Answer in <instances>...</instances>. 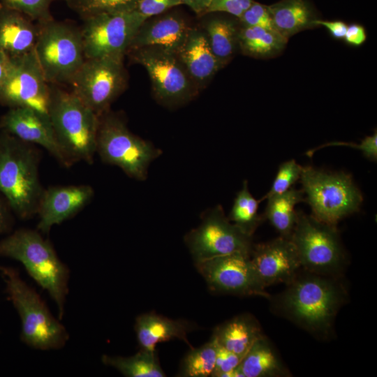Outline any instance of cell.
Returning <instances> with one entry per match:
<instances>
[{
	"label": "cell",
	"mask_w": 377,
	"mask_h": 377,
	"mask_svg": "<svg viewBox=\"0 0 377 377\" xmlns=\"http://www.w3.org/2000/svg\"><path fill=\"white\" fill-rule=\"evenodd\" d=\"M239 30L233 22L222 18H214L205 24L204 31L210 47L223 66L238 47Z\"/></svg>",
	"instance_id": "f1b7e54d"
},
{
	"label": "cell",
	"mask_w": 377,
	"mask_h": 377,
	"mask_svg": "<svg viewBox=\"0 0 377 377\" xmlns=\"http://www.w3.org/2000/svg\"><path fill=\"white\" fill-rule=\"evenodd\" d=\"M40 154L34 145L0 132V193L20 219L37 214L44 191L38 172Z\"/></svg>",
	"instance_id": "7a4b0ae2"
},
{
	"label": "cell",
	"mask_w": 377,
	"mask_h": 377,
	"mask_svg": "<svg viewBox=\"0 0 377 377\" xmlns=\"http://www.w3.org/2000/svg\"><path fill=\"white\" fill-rule=\"evenodd\" d=\"M193 325L184 320H172L154 313L137 317L135 331L140 349L155 351L158 343L179 339L189 344L187 334Z\"/></svg>",
	"instance_id": "7402d4cb"
},
{
	"label": "cell",
	"mask_w": 377,
	"mask_h": 377,
	"mask_svg": "<svg viewBox=\"0 0 377 377\" xmlns=\"http://www.w3.org/2000/svg\"><path fill=\"white\" fill-rule=\"evenodd\" d=\"M0 128L17 138L47 150L60 164L73 163L62 149L49 114L28 108H13L0 119Z\"/></svg>",
	"instance_id": "2e32d148"
},
{
	"label": "cell",
	"mask_w": 377,
	"mask_h": 377,
	"mask_svg": "<svg viewBox=\"0 0 377 377\" xmlns=\"http://www.w3.org/2000/svg\"><path fill=\"white\" fill-rule=\"evenodd\" d=\"M243 357L218 344L215 365L211 376L222 377L224 374L237 368Z\"/></svg>",
	"instance_id": "d590c367"
},
{
	"label": "cell",
	"mask_w": 377,
	"mask_h": 377,
	"mask_svg": "<svg viewBox=\"0 0 377 377\" xmlns=\"http://www.w3.org/2000/svg\"><path fill=\"white\" fill-rule=\"evenodd\" d=\"M308 273L298 274L282 293L269 299L276 313L324 337L329 334L344 302L345 291L334 276Z\"/></svg>",
	"instance_id": "6da1fadb"
},
{
	"label": "cell",
	"mask_w": 377,
	"mask_h": 377,
	"mask_svg": "<svg viewBox=\"0 0 377 377\" xmlns=\"http://www.w3.org/2000/svg\"><path fill=\"white\" fill-rule=\"evenodd\" d=\"M275 30L284 38L314 27L316 18L311 8L304 0H282L268 6Z\"/></svg>",
	"instance_id": "cb8c5ba5"
},
{
	"label": "cell",
	"mask_w": 377,
	"mask_h": 377,
	"mask_svg": "<svg viewBox=\"0 0 377 377\" xmlns=\"http://www.w3.org/2000/svg\"><path fill=\"white\" fill-rule=\"evenodd\" d=\"M96 153L105 163L119 167L131 178L144 181L149 164L161 151L131 133L119 116L108 110L98 116Z\"/></svg>",
	"instance_id": "8992f818"
},
{
	"label": "cell",
	"mask_w": 377,
	"mask_h": 377,
	"mask_svg": "<svg viewBox=\"0 0 377 377\" xmlns=\"http://www.w3.org/2000/svg\"><path fill=\"white\" fill-rule=\"evenodd\" d=\"M50 86L37 60L34 50L11 57L8 73L0 87V104L28 108L48 114Z\"/></svg>",
	"instance_id": "5bb4252c"
},
{
	"label": "cell",
	"mask_w": 377,
	"mask_h": 377,
	"mask_svg": "<svg viewBox=\"0 0 377 377\" xmlns=\"http://www.w3.org/2000/svg\"><path fill=\"white\" fill-rule=\"evenodd\" d=\"M94 195V188L87 184L56 186L44 189L37 212L38 230L48 233L52 226L82 209Z\"/></svg>",
	"instance_id": "ac0fdd59"
},
{
	"label": "cell",
	"mask_w": 377,
	"mask_h": 377,
	"mask_svg": "<svg viewBox=\"0 0 377 377\" xmlns=\"http://www.w3.org/2000/svg\"><path fill=\"white\" fill-rule=\"evenodd\" d=\"M217 342L212 337L211 339L204 345L191 350L184 357L179 376L182 377H207L211 376L214 370Z\"/></svg>",
	"instance_id": "4dcf8cb0"
},
{
	"label": "cell",
	"mask_w": 377,
	"mask_h": 377,
	"mask_svg": "<svg viewBox=\"0 0 377 377\" xmlns=\"http://www.w3.org/2000/svg\"><path fill=\"white\" fill-rule=\"evenodd\" d=\"M290 239L306 271L335 277L343 267L345 256L336 226L297 212Z\"/></svg>",
	"instance_id": "9c48e42d"
},
{
	"label": "cell",
	"mask_w": 377,
	"mask_h": 377,
	"mask_svg": "<svg viewBox=\"0 0 377 377\" xmlns=\"http://www.w3.org/2000/svg\"><path fill=\"white\" fill-rule=\"evenodd\" d=\"M313 24L316 26H323L325 27L331 35L337 39L344 38L348 25L342 21H327L316 19Z\"/></svg>",
	"instance_id": "60d3db41"
},
{
	"label": "cell",
	"mask_w": 377,
	"mask_h": 377,
	"mask_svg": "<svg viewBox=\"0 0 377 377\" xmlns=\"http://www.w3.org/2000/svg\"><path fill=\"white\" fill-rule=\"evenodd\" d=\"M327 146H348L353 147L356 149H359L362 151L364 156L367 159H369L373 161H376L377 160V133L376 131L374 133L371 135L366 136L360 144L355 143H348V142H334L328 143L327 145H323L316 149H311L306 152V156L311 157L313 156V153L320 149L323 147Z\"/></svg>",
	"instance_id": "8d00e7d4"
},
{
	"label": "cell",
	"mask_w": 377,
	"mask_h": 377,
	"mask_svg": "<svg viewBox=\"0 0 377 377\" xmlns=\"http://www.w3.org/2000/svg\"><path fill=\"white\" fill-rule=\"evenodd\" d=\"M11 65V57L0 51V87L3 82Z\"/></svg>",
	"instance_id": "ee69618b"
},
{
	"label": "cell",
	"mask_w": 377,
	"mask_h": 377,
	"mask_svg": "<svg viewBox=\"0 0 377 377\" xmlns=\"http://www.w3.org/2000/svg\"><path fill=\"white\" fill-rule=\"evenodd\" d=\"M238 367L244 377L284 376L288 374L264 336L252 345Z\"/></svg>",
	"instance_id": "484cf974"
},
{
	"label": "cell",
	"mask_w": 377,
	"mask_h": 377,
	"mask_svg": "<svg viewBox=\"0 0 377 377\" xmlns=\"http://www.w3.org/2000/svg\"><path fill=\"white\" fill-rule=\"evenodd\" d=\"M212 337L226 349L244 356L252 345L263 335L254 317L242 314L216 327Z\"/></svg>",
	"instance_id": "603a6c76"
},
{
	"label": "cell",
	"mask_w": 377,
	"mask_h": 377,
	"mask_svg": "<svg viewBox=\"0 0 377 377\" xmlns=\"http://www.w3.org/2000/svg\"><path fill=\"white\" fill-rule=\"evenodd\" d=\"M191 28L182 17L176 14L164 15L151 20L147 19L135 34L128 51L157 46L176 53Z\"/></svg>",
	"instance_id": "ffe728a7"
},
{
	"label": "cell",
	"mask_w": 377,
	"mask_h": 377,
	"mask_svg": "<svg viewBox=\"0 0 377 377\" xmlns=\"http://www.w3.org/2000/svg\"><path fill=\"white\" fill-rule=\"evenodd\" d=\"M250 259L262 285L267 286L293 281L302 268L290 238L279 236L265 243L253 244Z\"/></svg>",
	"instance_id": "e0dca14e"
},
{
	"label": "cell",
	"mask_w": 377,
	"mask_h": 377,
	"mask_svg": "<svg viewBox=\"0 0 377 377\" xmlns=\"http://www.w3.org/2000/svg\"><path fill=\"white\" fill-rule=\"evenodd\" d=\"M197 87L204 85L223 66L216 57L204 30L191 28L175 53Z\"/></svg>",
	"instance_id": "d6986e66"
},
{
	"label": "cell",
	"mask_w": 377,
	"mask_h": 377,
	"mask_svg": "<svg viewBox=\"0 0 377 377\" xmlns=\"http://www.w3.org/2000/svg\"><path fill=\"white\" fill-rule=\"evenodd\" d=\"M38 24L26 15L0 4V51L17 57L33 50Z\"/></svg>",
	"instance_id": "44dd1931"
},
{
	"label": "cell",
	"mask_w": 377,
	"mask_h": 377,
	"mask_svg": "<svg viewBox=\"0 0 377 377\" xmlns=\"http://www.w3.org/2000/svg\"><path fill=\"white\" fill-rule=\"evenodd\" d=\"M267 200L264 218L269 221L280 236L290 238L297 218L295 207L304 201L303 191L292 187L286 192L271 196Z\"/></svg>",
	"instance_id": "4316f807"
},
{
	"label": "cell",
	"mask_w": 377,
	"mask_h": 377,
	"mask_svg": "<svg viewBox=\"0 0 377 377\" xmlns=\"http://www.w3.org/2000/svg\"><path fill=\"white\" fill-rule=\"evenodd\" d=\"M132 59L142 65L151 80L156 99L168 106L188 101L197 91L177 54L157 46H148L128 51Z\"/></svg>",
	"instance_id": "30bf717a"
},
{
	"label": "cell",
	"mask_w": 377,
	"mask_h": 377,
	"mask_svg": "<svg viewBox=\"0 0 377 377\" xmlns=\"http://www.w3.org/2000/svg\"><path fill=\"white\" fill-rule=\"evenodd\" d=\"M82 19L100 13L135 10L140 0H64Z\"/></svg>",
	"instance_id": "1f68e13d"
},
{
	"label": "cell",
	"mask_w": 377,
	"mask_h": 377,
	"mask_svg": "<svg viewBox=\"0 0 377 377\" xmlns=\"http://www.w3.org/2000/svg\"><path fill=\"white\" fill-rule=\"evenodd\" d=\"M181 4L188 6L197 15L206 14L211 0H179Z\"/></svg>",
	"instance_id": "7bdbcfd3"
},
{
	"label": "cell",
	"mask_w": 377,
	"mask_h": 377,
	"mask_svg": "<svg viewBox=\"0 0 377 377\" xmlns=\"http://www.w3.org/2000/svg\"><path fill=\"white\" fill-rule=\"evenodd\" d=\"M180 4L179 0H140L134 10L146 20Z\"/></svg>",
	"instance_id": "74e56055"
},
{
	"label": "cell",
	"mask_w": 377,
	"mask_h": 377,
	"mask_svg": "<svg viewBox=\"0 0 377 377\" xmlns=\"http://www.w3.org/2000/svg\"><path fill=\"white\" fill-rule=\"evenodd\" d=\"M262 199H256L250 193L247 181L237 193L228 219L243 232L252 237L263 222L264 216L258 214V206Z\"/></svg>",
	"instance_id": "f546056e"
},
{
	"label": "cell",
	"mask_w": 377,
	"mask_h": 377,
	"mask_svg": "<svg viewBox=\"0 0 377 377\" xmlns=\"http://www.w3.org/2000/svg\"><path fill=\"white\" fill-rule=\"evenodd\" d=\"M54 0H0L3 6L17 11L32 21L42 23L53 19L50 6Z\"/></svg>",
	"instance_id": "d6a6232c"
},
{
	"label": "cell",
	"mask_w": 377,
	"mask_h": 377,
	"mask_svg": "<svg viewBox=\"0 0 377 377\" xmlns=\"http://www.w3.org/2000/svg\"><path fill=\"white\" fill-rule=\"evenodd\" d=\"M302 168L293 159L282 163L279 166L270 190L262 200L283 193L290 189L300 179Z\"/></svg>",
	"instance_id": "836d02e7"
},
{
	"label": "cell",
	"mask_w": 377,
	"mask_h": 377,
	"mask_svg": "<svg viewBox=\"0 0 377 377\" xmlns=\"http://www.w3.org/2000/svg\"><path fill=\"white\" fill-rule=\"evenodd\" d=\"M184 242L195 263L237 252L250 255L253 245L252 237L232 223L220 205L205 213L200 224L185 235Z\"/></svg>",
	"instance_id": "4fadbf2b"
},
{
	"label": "cell",
	"mask_w": 377,
	"mask_h": 377,
	"mask_svg": "<svg viewBox=\"0 0 377 377\" xmlns=\"http://www.w3.org/2000/svg\"><path fill=\"white\" fill-rule=\"evenodd\" d=\"M80 30L86 59L124 57L145 21L135 10L100 13L83 18Z\"/></svg>",
	"instance_id": "8fae6325"
},
{
	"label": "cell",
	"mask_w": 377,
	"mask_h": 377,
	"mask_svg": "<svg viewBox=\"0 0 377 377\" xmlns=\"http://www.w3.org/2000/svg\"><path fill=\"white\" fill-rule=\"evenodd\" d=\"M48 114L57 139L73 165L91 164L96 149L98 116L72 91L50 86Z\"/></svg>",
	"instance_id": "277c9868"
},
{
	"label": "cell",
	"mask_w": 377,
	"mask_h": 377,
	"mask_svg": "<svg viewBox=\"0 0 377 377\" xmlns=\"http://www.w3.org/2000/svg\"><path fill=\"white\" fill-rule=\"evenodd\" d=\"M0 256L20 262L30 276L57 304L59 319L64 316L70 272L51 242L34 230L21 228L0 241Z\"/></svg>",
	"instance_id": "3957f363"
},
{
	"label": "cell",
	"mask_w": 377,
	"mask_h": 377,
	"mask_svg": "<svg viewBox=\"0 0 377 377\" xmlns=\"http://www.w3.org/2000/svg\"><path fill=\"white\" fill-rule=\"evenodd\" d=\"M11 209L6 199L0 193V234L9 231L13 220Z\"/></svg>",
	"instance_id": "b9f144b4"
},
{
	"label": "cell",
	"mask_w": 377,
	"mask_h": 377,
	"mask_svg": "<svg viewBox=\"0 0 377 377\" xmlns=\"http://www.w3.org/2000/svg\"><path fill=\"white\" fill-rule=\"evenodd\" d=\"M195 265L213 292L270 297L258 279L249 254L233 253L198 262Z\"/></svg>",
	"instance_id": "9a60e30c"
},
{
	"label": "cell",
	"mask_w": 377,
	"mask_h": 377,
	"mask_svg": "<svg viewBox=\"0 0 377 377\" xmlns=\"http://www.w3.org/2000/svg\"><path fill=\"white\" fill-rule=\"evenodd\" d=\"M343 39L351 45L360 46L367 39V34L364 28L358 24H352L347 27Z\"/></svg>",
	"instance_id": "ab89813d"
},
{
	"label": "cell",
	"mask_w": 377,
	"mask_h": 377,
	"mask_svg": "<svg viewBox=\"0 0 377 377\" xmlns=\"http://www.w3.org/2000/svg\"><path fill=\"white\" fill-rule=\"evenodd\" d=\"M288 39L274 30L255 26H243L239 30L238 47L248 56L269 58L280 53Z\"/></svg>",
	"instance_id": "d4e9b609"
},
{
	"label": "cell",
	"mask_w": 377,
	"mask_h": 377,
	"mask_svg": "<svg viewBox=\"0 0 377 377\" xmlns=\"http://www.w3.org/2000/svg\"><path fill=\"white\" fill-rule=\"evenodd\" d=\"M0 277L22 322L21 339L35 349L63 348L69 339L64 326L50 313L40 296L10 267L0 265Z\"/></svg>",
	"instance_id": "5b68a950"
},
{
	"label": "cell",
	"mask_w": 377,
	"mask_h": 377,
	"mask_svg": "<svg viewBox=\"0 0 377 377\" xmlns=\"http://www.w3.org/2000/svg\"><path fill=\"white\" fill-rule=\"evenodd\" d=\"M104 364L112 367L127 377H165L155 351L140 349L130 357L103 355Z\"/></svg>",
	"instance_id": "83f0119b"
},
{
	"label": "cell",
	"mask_w": 377,
	"mask_h": 377,
	"mask_svg": "<svg viewBox=\"0 0 377 377\" xmlns=\"http://www.w3.org/2000/svg\"><path fill=\"white\" fill-rule=\"evenodd\" d=\"M37 24L34 50L45 80L69 84L86 59L80 29L54 19Z\"/></svg>",
	"instance_id": "ba28073f"
},
{
	"label": "cell",
	"mask_w": 377,
	"mask_h": 377,
	"mask_svg": "<svg viewBox=\"0 0 377 377\" xmlns=\"http://www.w3.org/2000/svg\"><path fill=\"white\" fill-rule=\"evenodd\" d=\"M243 26L260 27L275 30L267 6L253 1L239 18Z\"/></svg>",
	"instance_id": "e575fe53"
},
{
	"label": "cell",
	"mask_w": 377,
	"mask_h": 377,
	"mask_svg": "<svg viewBox=\"0 0 377 377\" xmlns=\"http://www.w3.org/2000/svg\"><path fill=\"white\" fill-rule=\"evenodd\" d=\"M253 2V0H211L207 13L225 12L239 18Z\"/></svg>",
	"instance_id": "f35d334b"
},
{
	"label": "cell",
	"mask_w": 377,
	"mask_h": 377,
	"mask_svg": "<svg viewBox=\"0 0 377 377\" xmlns=\"http://www.w3.org/2000/svg\"><path fill=\"white\" fill-rule=\"evenodd\" d=\"M124 57L85 59L70 82L72 92L98 116L109 110L124 89Z\"/></svg>",
	"instance_id": "7c38bea8"
},
{
	"label": "cell",
	"mask_w": 377,
	"mask_h": 377,
	"mask_svg": "<svg viewBox=\"0 0 377 377\" xmlns=\"http://www.w3.org/2000/svg\"><path fill=\"white\" fill-rule=\"evenodd\" d=\"M300 182L312 216L333 226L357 212L363 197L351 177L344 172H327L311 166L302 168Z\"/></svg>",
	"instance_id": "52a82bcc"
}]
</instances>
